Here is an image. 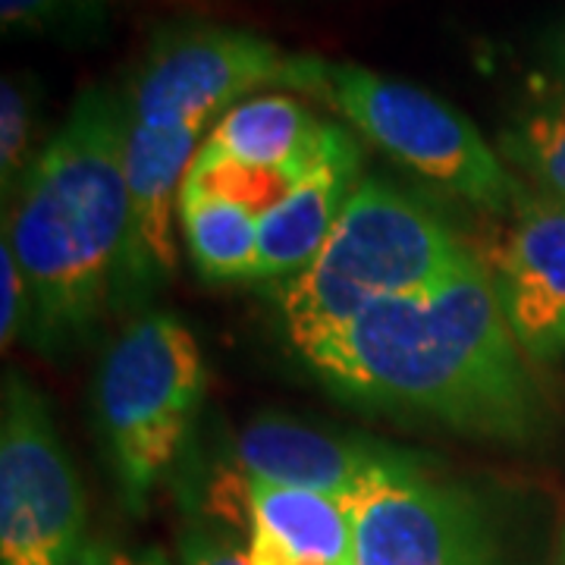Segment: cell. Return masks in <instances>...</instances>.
<instances>
[{
  "instance_id": "6da1fadb",
  "label": "cell",
  "mask_w": 565,
  "mask_h": 565,
  "mask_svg": "<svg viewBox=\"0 0 565 565\" xmlns=\"http://www.w3.org/2000/svg\"><path fill=\"white\" fill-rule=\"evenodd\" d=\"M333 396L399 422L505 446H531L550 412L471 255L440 282L367 308L299 355Z\"/></svg>"
},
{
  "instance_id": "7a4b0ae2",
  "label": "cell",
  "mask_w": 565,
  "mask_h": 565,
  "mask_svg": "<svg viewBox=\"0 0 565 565\" xmlns=\"http://www.w3.org/2000/svg\"><path fill=\"white\" fill-rule=\"evenodd\" d=\"M29 286L25 343L66 359L117 315L129 245L126 110L122 95L88 85L47 139L20 192L3 207Z\"/></svg>"
},
{
  "instance_id": "3957f363",
  "label": "cell",
  "mask_w": 565,
  "mask_h": 565,
  "mask_svg": "<svg viewBox=\"0 0 565 565\" xmlns=\"http://www.w3.org/2000/svg\"><path fill=\"white\" fill-rule=\"evenodd\" d=\"M292 57L252 29L199 20L167 22L145 44L120 88L129 185L120 311L145 308L177 277L180 192L204 132L258 88H286Z\"/></svg>"
},
{
  "instance_id": "277c9868",
  "label": "cell",
  "mask_w": 565,
  "mask_h": 565,
  "mask_svg": "<svg viewBox=\"0 0 565 565\" xmlns=\"http://www.w3.org/2000/svg\"><path fill=\"white\" fill-rule=\"evenodd\" d=\"M475 252L422 199L393 182H359L321 252L277 289L289 349L305 355L367 308L427 289Z\"/></svg>"
},
{
  "instance_id": "5b68a950",
  "label": "cell",
  "mask_w": 565,
  "mask_h": 565,
  "mask_svg": "<svg viewBox=\"0 0 565 565\" xmlns=\"http://www.w3.org/2000/svg\"><path fill=\"white\" fill-rule=\"evenodd\" d=\"M207 367L195 333L145 308L104 349L92 381V418L122 505L141 515L180 462L202 412Z\"/></svg>"
},
{
  "instance_id": "8992f818",
  "label": "cell",
  "mask_w": 565,
  "mask_h": 565,
  "mask_svg": "<svg viewBox=\"0 0 565 565\" xmlns=\"http://www.w3.org/2000/svg\"><path fill=\"white\" fill-rule=\"evenodd\" d=\"M286 88L330 104L374 148L484 214L505 221L531 195L462 110L412 82L296 54Z\"/></svg>"
},
{
  "instance_id": "52a82bcc",
  "label": "cell",
  "mask_w": 565,
  "mask_h": 565,
  "mask_svg": "<svg viewBox=\"0 0 565 565\" xmlns=\"http://www.w3.org/2000/svg\"><path fill=\"white\" fill-rule=\"evenodd\" d=\"M88 505L51 405L20 371L0 399V565H70Z\"/></svg>"
},
{
  "instance_id": "ba28073f",
  "label": "cell",
  "mask_w": 565,
  "mask_h": 565,
  "mask_svg": "<svg viewBox=\"0 0 565 565\" xmlns=\"http://www.w3.org/2000/svg\"><path fill=\"white\" fill-rule=\"evenodd\" d=\"M430 465L381 471L355 497V565H505L490 503Z\"/></svg>"
},
{
  "instance_id": "9c48e42d",
  "label": "cell",
  "mask_w": 565,
  "mask_h": 565,
  "mask_svg": "<svg viewBox=\"0 0 565 565\" xmlns=\"http://www.w3.org/2000/svg\"><path fill=\"white\" fill-rule=\"evenodd\" d=\"M481 262L515 343L534 362H559L565 355V202L531 192L505 217Z\"/></svg>"
},
{
  "instance_id": "30bf717a",
  "label": "cell",
  "mask_w": 565,
  "mask_h": 565,
  "mask_svg": "<svg viewBox=\"0 0 565 565\" xmlns=\"http://www.w3.org/2000/svg\"><path fill=\"white\" fill-rule=\"evenodd\" d=\"M422 459L427 456L374 437L321 430L277 412L252 418L233 444V465L245 484L311 490L340 500H355L374 475Z\"/></svg>"
},
{
  "instance_id": "8fae6325",
  "label": "cell",
  "mask_w": 565,
  "mask_h": 565,
  "mask_svg": "<svg viewBox=\"0 0 565 565\" xmlns=\"http://www.w3.org/2000/svg\"><path fill=\"white\" fill-rule=\"evenodd\" d=\"M362 182V145L330 122L318 161L308 167L289 195L258 217L255 280L286 282L305 270L337 226L352 192Z\"/></svg>"
},
{
  "instance_id": "7c38bea8",
  "label": "cell",
  "mask_w": 565,
  "mask_h": 565,
  "mask_svg": "<svg viewBox=\"0 0 565 565\" xmlns=\"http://www.w3.org/2000/svg\"><path fill=\"white\" fill-rule=\"evenodd\" d=\"M252 565H355V500L248 484Z\"/></svg>"
},
{
  "instance_id": "4fadbf2b",
  "label": "cell",
  "mask_w": 565,
  "mask_h": 565,
  "mask_svg": "<svg viewBox=\"0 0 565 565\" xmlns=\"http://www.w3.org/2000/svg\"><path fill=\"white\" fill-rule=\"evenodd\" d=\"M330 122L289 95H255L226 110L195 158L245 167H296L318 158Z\"/></svg>"
},
{
  "instance_id": "5bb4252c",
  "label": "cell",
  "mask_w": 565,
  "mask_h": 565,
  "mask_svg": "<svg viewBox=\"0 0 565 565\" xmlns=\"http://www.w3.org/2000/svg\"><path fill=\"white\" fill-rule=\"evenodd\" d=\"M180 233L185 252L204 280H255L258 214L243 204L180 192Z\"/></svg>"
},
{
  "instance_id": "9a60e30c",
  "label": "cell",
  "mask_w": 565,
  "mask_h": 565,
  "mask_svg": "<svg viewBox=\"0 0 565 565\" xmlns=\"http://www.w3.org/2000/svg\"><path fill=\"white\" fill-rule=\"evenodd\" d=\"M497 151L544 195L565 202V88L544 85L500 129Z\"/></svg>"
},
{
  "instance_id": "2e32d148",
  "label": "cell",
  "mask_w": 565,
  "mask_h": 565,
  "mask_svg": "<svg viewBox=\"0 0 565 565\" xmlns=\"http://www.w3.org/2000/svg\"><path fill=\"white\" fill-rule=\"evenodd\" d=\"M44 92L32 73H7L0 82V189L10 202L41 158Z\"/></svg>"
},
{
  "instance_id": "e0dca14e",
  "label": "cell",
  "mask_w": 565,
  "mask_h": 565,
  "mask_svg": "<svg viewBox=\"0 0 565 565\" xmlns=\"http://www.w3.org/2000/svg\"><path fill=\"white\" fill-rule=\"evenodd\" d=\"M107 0H0L3 35L92 44L107 32Z\"/></svg>"
},
{
  "instance_id": "ac0fdd59",
  "label": "cell",
  "mask_w": 565,
  "mask_h": 565,
  "mask_svg": "<svg viewBox=\"0 0 565 565\" xmlns=\"http://www.w3.org/2000/svg\"><path fill=\"white\" fill-rule=\"evenodd\" d=\"M177 565H252L248 546L236 534V522L221 515H189L180 527Z\"/></svg>"
},
{
  "instance_id": "d6986e66",
  "label": "cell",
  "mask_w": 565,
  "mask_h": 565,
  "mask_svg": "<svg viewBox=\"0 0 565 565\" xmlns=\"http://www.w3.org/2000/svg\"><path fill=\"white\" fill-rule=\"evenodd\" d=\"M29 327V286L20 262L7 239H0V345L10 352L13 343L25 340Z\"/></svg>"
},
{
  "instance_id": "ffe728a7",
  "label": "cell",
  "mask_w": 565,
  "mask_h": 565,
  "mask_svg": "<svg viewBox=\"0 0 565 565\" xmlns=\"http://www.w3.org/2000/svg\"><path fill=\"white\" fill-rule=\"evenodd\" d=\"M70 565H177L158 546H122L110 537H88Z\"/></svg>"
},
{
  "instance_id": "44dd1931",
  "label": "cell",
  "mask_w": 565,
  "mask_h": 565,
  "mask_svg": "<svg viewBox=\"0 0 565 565\" xmlns=\"http://www.w3.org/2000/svg\"><path fill=\"white\" fill-rule=\"evenodd\" d=\"M537 57L546 73V85L565 88V17L546 29L544 39L537 44Z\"/></svg>"
},
{
  "instance_id": "7402d4cb",
  "label": "cell",
  "mask_w": 565,
  "mask_h": 565,
  "mask_svg": "<svg viewBox=\"0 0 565 565\" xmlns=\"http://www.w3.org/2000/svg\"><path fill=\"white\" fill-rule=\"evenodd\" d=\"M556 565H565V527H563V537H559V553H556Z\"/></svg>"
}]
</instances>
